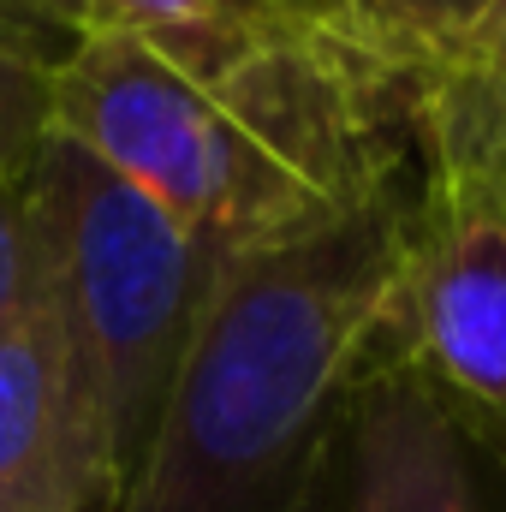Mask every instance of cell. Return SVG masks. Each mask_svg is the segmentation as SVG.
Masks as SVG:
<instances>
[{
	"label": "cell",
	"mask_w": 506,
	"mask_h": 512,
	"mask_svg": "<svg viewBox=\"0 0 506 512\" xmlns=\"http://www.w3.org/2000/svg\"><path fill=\"white\" fill-rule=\"evenodd\" d=\"M54 137V78L0 48V173H30Z\"/></svg>",
	"instance_id": "11"
},
{
	"label": "cell",
	"mask_w": 506,
	"mask_h": 512,
	"mask_svg": "<svg viewBox=\"0 0 506 512\" xmlns=\"http://www.w3.org/2000/svg\"><path fill=\"white\" fill-rule=\"evenodd\" d=\"M96 36H131L185 72L233 66L268 42L316 30H376L364 0H90Z\"/></svg>",
	"instance_id": "7"
},
{
	"label": "cell",
	"mask_w": 506,
	"mask_h": 512,
	"mask_svg": "<svg viewBox=\"0 0 506 512\" xmlns=\"http://www.w3.org/2000/svg\"><path fill=\"white\" fill-rule=\"evenodd\" d=\"M0 512H120L96 393L48 298L0 334Z\"/></svg>",
	"instance_id": "5"
},
{
	"label": "cell",
	"mask_w": 506,
	"mask_h": 512,
	"mask_svg": "<svg viewBox=\"0 0 506 512\" xmlns=\"http://www.w3.org/2000/svg\"><path fill=\"white\" fill-rule=\"evenodd\" d=\"M42 304V239L30 209V173H0V334Z\"/></svg>",
	"instance_id": "10"
},
{
	"label": "cell",
	"mask_w": 506,
	"mask_h": 512,
	"mask_svg": "<svg viewBox=\"0 0 506 512\" xmlns=\"http://www.w3.org/2000/svg\"><path fill=\"white\" fill-rule=\"evenodd\" d=\"M429 108V78L376 30L286 36L215 72L96 36L54 78V131L227 251L304 233L405 173Z\"/></svg>",
	"instance_id": "2"
},
{
	"label": "cell",
	"mask_w": 506,
	"mask_h": 512,
	"mask_svg": "<svg viewBox=\"0 0 506 512\" xmlns=\"http://www.w3.org/2000/svg\"><path fill=\"white\" fill-rule=\"evenodd\" d=\"M381 36L429 78V90L506 84V0H364Z\"/></svg>",
	"instance_id": "8"
},
{
	"label": "cell",
	"mask_w": 506,
	"mask_h": 512,
	"mask_svg": "<svg viewBox=\"0 0 506 512\" xmlns=\"http://www.w3.org/2000/svg\"><path fill=\"white\" fill-rule=\"evenodd\" d=\"M316 512H506V465L399 364L364 393Z\"/></svg>",
	"instance_id": "6"
},
{
	"label": "cell",
	"mask_w": 506,
	"mask_h": 512,
	"mask_svg": "<svg viewBox=\"0 0 506 512\" xmlns=\"http://www.w3.org/2000/svg\"><path fill=\"white\" fill-rule=\"evenodd\" d=\"M423 155L352 209L221 256L120 512H316L364 393L405 364Z\"/></svg>",
	"instance_id": "1"
},
{
	"label": "cell",
	"mask_w": 506,
	"mask_h": 512,
	"mask_svg": "<svg viewBox=\"0 0 506 512\" xmlns=\"http://www.w3.org/2000/svg\"><path fill=\"white\" fill-rule=\"evenodd\" d=\"M435 120H447L471 143H483L489 161L506 173V84H495V90H441L435 96Z\"/></svg>",
	"instance_id": "12"
},
{
	"label": "cell",
	"mask_w": 506,
	"mask_h": 512,
	"mask_svg": "<svg viewBox=\"0 0 506 512\" xmlns=\"http://www.w3.org/2000/svg\"><path fill=\"white\" fill-rule=\"evenodd\" d=\"M30 209L42 239V298L96 393L114 495L126 507L227 245L185 227L66 131L30 161Z\"/></svg>",
	"instance_id": "3"
},
{
	"label": "cell",
	"mask_w": 506,
	"mask_h": 512,
	"mask_svg": "<svg viewBox=\"0 0 506 512\" xmlns=\"http://www.w3.org/2000/svg\"><path fill=\"white\" fill-rule=\"evenodd\" d=\"M96 42L90 0H0V48L60 78Z\"/></svg>",
	"instance_id": "9"
},
{
	"label": "cell",
	"mask_w": 506,
	"mask_h": 512,
	"mask_svg": "<svg viewBox=\"0 0 506 512\" xmlns=\"http://www.w3.org/2000/svg\"><path fill=\"white\" fill-rule=\"evenodd\" d=\"M405 370L506 465V173L435 108L405 280Z\"/></svg>",
	"instance_id": "4"
}]
</instances>
